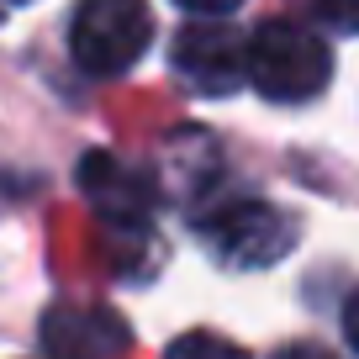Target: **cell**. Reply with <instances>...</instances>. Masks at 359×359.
<instances>
[{"label": "cell", "instance_id": "6", "mask_svg": "<svg viewBox=\"0 0 359 359\" xmlns=\"http://www.w3.org/2000/svg\"><path fill=\"white\" fill-rule=\"evenodd\" d=\"M43 344L53 359H106L127 344V327L95 306H58L43 317Z\"/></svg>", "mask_w": 359, "mask_h": 359}, {"label": "cell", "instance_id": "11", "mask_svg": "<svg viewBox=\"0 0 359 359\" xmlns=\"http://www.w3.org/2000/svg\"><path fill=\"white\" fill-rule=\"evenodd\" d=\"M275 359H333V354H327L323 344H285Z\"/></svg>", "mask_w": 359, "mask_h": 359}, {"label": "cell", "instance_id": "1", "mask_svg": "<svg viewBox=\"0 0 359 359\" xmlns=\"http://www.w3.org/2000/svg\"><path fill=\"white\" fill-rule=\"evenodd\" d=\"M333 79V53L317 32L296 22H264L248 37V85L264 101L302 106L312 95H323Z\"/></svg>", "mask_w": 359, "mask_h": 359}, {"label": "cell", "instance_id": "3", "mask_svg": "<svg viewBox=\"0 0 359 359\" xmlns=\"http://www.w3.org/2000/svg\"><path fill=\"white\" fill-rule=\"evenodd\" d=\"M196 233L212 248L217 264L227 269H264L275 259L291 254L296 243V217L280 206L259 201V196H233V201L212 206L196 217Z\"/></svg>", "mask_w": 359, "mask_h": 359}, {"label": "cell", "instance_id": "7", "mask_svg": "<svg viewBox=\"0 0 359 359\" xmlns=\"http://www.w3.org/2000/svg\"><path fill=\"white\" fill-rule=\"evenodd\" d=\"M169 359H248V354L238 344H227V338H217V333H185V338H175Z\"/></svg>", "mask_w": 359, "mask_h": 359}, {"label": "cell", "instance_id": "2", "mask_svg": "<svg viewBox=\"0 0 359 359\" xmlns=\"http://www.w3.org/2000/svg\"><path fill=\"white\" fill-rule=\"evenodd\" d=\"M154 43L148 0H79L69 16V53L85 74L116 79L137 64Z\"/></svg>", "mask_w": 359, "mask_h": 359}, {"label": "cell", "instance_id": "8", "mask_svg": "<svg viewBox=\"0 0 359 359\" xmlns=\"http://www.w3.org/2000/svg\"><path fill=\"white\" fill-rule=\"evenodd\" d=\"M317 11H323L338 32H359V0H317Z\"/></svg>", "mask_w": 359, "mask_h": 359}, {"label": "cell", "instance_id": "4", "mask_svg": "<svg viewBox=\"0 0 359 359\" xmlns=\"http://www.w3.org/2000/svg\"><path fill=\"white\" fill-rule=\"evenodd\" d=\"M169 69L196 95H233L248 79V43L227 22H191L169 48Z\"/></svg>", "mask_w": 359, "mask_h": 359}, {"label": "cell", "instance_id": "10", "mask_svg": "<svg viewBox=\"0 0 359 359\" xmlns=\"http://www.w3.org/2000/svg\"><path fill=\"white\" fill-rule=\"evenodd\" d=\"M344 338H348V348L359 354V291L344 302Z\"/></svg>", "mask_w": 359, "mask_h": 359}, {"label": "cell", "instance_id": "9", "mask_svg": "<svg viewBox=\"0 0 359 359\" xmlns=\"http://www.w3.org/2000/svg\"><path fill=\"white\" fill-rule=\"evenodd\" d=\"M180 11H191V16H227V11H238L243 0H175Z\"/></svg>", "mask_w": 359, "mask_h": 359}, {"label": "cell", "instance_id": "5", "mask_svg": "<svg viewBox=\"0 0 359 359\" xmlns=\"http://www.w3.org/2000/svg\"><path fill=\"white\" fill-rule=\"evenodd\" d=\"M79 185H85L95 217H106L111 227H133V233H143L148 217H154V206H158L154 201V180H148L143 169H133L127 158H116V154H85Z\"/></svg>", "mask_w": 359, "mask_h": 359}]
</instances>
